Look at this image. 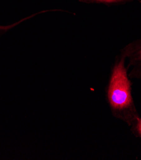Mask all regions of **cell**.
I'll list each match as a JSON object with an SVG mask.
<instances>
[{"instance_id": "1", "label": "cell", "mask_w": 141, "mask_h": 160, "mask_svg": "<svg viewBox=\"0 0 141 160\" xmlns=\"http://www.w3.org/2000/svg\"><path fill=\"white\" fill-rule=\"evenodd\" d=\"M127 48L116 56L106 87V99L112 116L129 127L139 118L132 93V81L127 65Z\"/></svg>"}, {"instance_id": "2", "label": "cell", "mask_w": 141, "mask_h": 160, "mask_svg": "<svg viewBox=\"0 0 141 160\" xmlns=\"http://www.w3.org/2000/svg\"><path fill=\"white\" fill-rule=\"evenodd\" d=\"M127 59H129L127 69L130 78L141 79V38L133 41L127 45Z\"/></svg>"}, {"instance_id": "3", "label": "cell", "mask_w": 141, "mask_h": 160, "mask_svg": "<svg viewBox=\"0 0 141 160\" xmlns=\"http://www.w3.org/2000/svg\"><path fill=\"white\" fill-rule=\"evenodd\" d=\"M49 10H43V11L38 12L37 13H33V14L31 15H29V16H27V17L24 18L22 19L21 20H20V21H17L16 22H15L13 24H12L10 25H7V26H2V25H0V35H3V34L6 33L7 31H8L9 30L14 28L15 27L17 26L19 24H21L23 22H24L26 21H27V20H29V19H30L31 18H33L35 17V16H36V15H38L39 14L46 13V12H49Z\"/></svg>"}, {"instance_id": "5", "label": "cell", "mask_w": 141, "mask_h": 160, "mask_svg": "<svg viewBox=\"0 0 141 160\" xmlns=\"http://www.w3.org/2000/svg\"><path fill=\"white\" fill-rule=\"evenodd\" d=\"M130 128L133 135L137 137L141 138V118H138L130 126Z\"/></svg>"}, {"instance_id": "4", "label": "cell", "mask_w": 141, "mask_h": 160, "mask_svg": "<svg viewBox=\"0 0 141 160\" xmlns=\"http://www.w3.org/2000/svg\"><path fill=\"white\" fill-rule=\"evenodd\" d=\"M77 1L84 3H103V4H113L123 2H133L136 0H77ZM139 1V0H137Z\"/></svg>"}]
</instances>
